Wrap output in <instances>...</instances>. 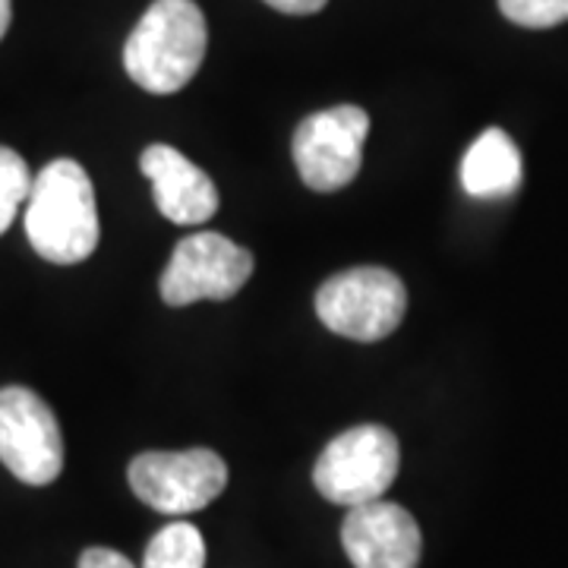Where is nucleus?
<instances>
[{
	"mask_svg": "<svg viewBox=\"0 0 568 568\" xmlns=\"http://www.w3.org/2000/svg\"><path fill=\"white\" fill-rule=\"evenodd\" d=\"M369 114L357 104H338L310 114L294 133V164L316 193H335L361 174Z\"/></svg>",
	"mask_w": 568,
	"mask_h": 568,
	"instance_id": "6e6552de",
	"label": "nucleus"
},
{
	"mask_svg": "<svg viewBox=\"0 0 568 568\" xmlns=\"http://www.w3.org/2000/svg\"><path fill=\"white\" fill-rule=\"evenodd\" d=\"M205 540L200 530L186 521L162 528L145 547L142 568H203Z\"/></svg>",
	"mask_w": 568,
	"mask_h": 568,
	"instance_id": "f8f14e48",
	"label": "nucleus"
},
{
	"mask_svg": "<svg viewBox=\"0 0 568 568\" xmlns=\"http://www.w3.org/2000/svg\"><path fill=\"white\" fill-rule=\"evenodd\" d=\"M140 164L142 174L152 181L155 205L168 222L203 224L219 212V190L212 178L174 145H149Z\"/></svg>",
	"mask_w": 568,
	"mask_h": 568,
	"instance_id": "9d476101",
	"label": "nucleus"
},
{
	"mask_svg": "<svg viewBox=\"0 0 568 568\" xmlns=\"http://www.w3.org/2000/svg\"><path fill=\"white\" fill-rule=\"evenodd\" d=\"M205 41V17L193 0H155L126 39L123 67L145 92L174 95L200 73Z\"/></svg>",
	"mask_w": 568,
	"mask_h": 568,
	"instance_id": "f03ea898",
	"label": "nucleus"
},
{
	"mask_svg": "<svg viewBox=\"0 0 568 568\" xmlns=\"http://www.w3.org/2000/svg\"><path fill=\"white\" fill-rule=\"evenodd\" d=\"M342 544L354 568H417L424 537L407 508L376 499L347 511Z\"/></svg>",
	"mask_w": 568,
	"mask_h": 568,
	"instance_id": "1a4fd4ad",
	"label": "nucleus"
},
{
	"mask_svg": "<svg viewBox=\"0 0 568 568\" xmlns=\"http://www.w3.org/2000/svg\"><path fill=\"white\" fill-rule=\"evenodd\" d=\"M80 568H136L123 552L108 547H89L80 556Z\"/></svg>",
	"mask_w": 568,
	"mask_h": 568,
	"instance_id": "2eb2a0df",
	"label": "nucleus"
},
{
	"mask_svg": "<svg viewBox=\"0 0 568 568\" xmlns=\"http://www.w3.org/2000/svg\"><path fill=\"white\" fill-rule=\"evenodd\" d=\"M402 467L395 433L379 424L345 429L323 448L313 467V484L335 506L357 508L383 499Z\"/></svg>",
	"mask_w": 568,
	"mask_h": 568,
	"instance_id": "7ed1b4c3",
	"label": "nucleus"
},
{
	"mask_svg": "<svg viewBox=\"0 0 568 568\" xmlns=\"http://www.w3.org/2000/svg\"><path fill=\"white\" fill-rule=\"evenodd\" d=\"M253 275V253L224 234L200 231L174 246L162 272V301L190 306L196 301H231Z\"/></svg>",
	"mask_w": 568,
	"mask_h": 568,
	"instance_id": "0eeeda50",
	"label": "nucleus"
},
{
	"mask_svg": "<svg viewBox=\"0 0 568 568\" xmlns=\"http://www.w3.org/2000/svg\"><path fill=\"white\" fill-rule=\"evenodd\" d=\"M0 462L29 487H48L61 477V424L32 388H0Z\"/></svg>",
	"mask_w": 568,
	"mask_h": 568,
	"instance_id": "423d86ee",
	"label": "nucleus"
},
{
	"mask_svg": "<svg viewBox=\"0 0 568 568\" xmlns=\"http://www.w3.org/2000/svg\"><path fill=\"white\" fill-rule=\"evenodd\" d=\"M405 310V284L383 265L338 272L316 291V313L325 328L351 342H383L402 325Z\"/></svg>",
	"mask_w": 568,
	"mask_h": 568,
	"instance_id": "20e7f679",
	"label": "nucleus"
},
{
	"mask_svg": "<svg viewBox=\"0 0 568 568\" xmlns=\"http://www.w3.org/2000/svg\"><path fill=\"white\" fill-rule=\"evenodd\" d=\"M265 3L282 10L287 17H310V13H320L328 0H265Z\"/></svg>",
	"mask_w": 568,
	"mask_h": 568,
	"instance_id": "dca6fc26",
	"label": "nucleus"
},
{
	"mask_svg": "<svg viewBox=\"0 0 568 568\" xmlns=\"http://www.w3.org/2000/svg\"><path fill=\"white\" fill-rule=\"evenodd\" d=\"M521 183V152L506 130H487L470 142L462 162V186L477 200L515 193Z\"/></svg>",
	"mask_w": 568,
	"mask_h": 568,
	"instance_id": "9b49d317",
	"label": "nucleus"
},
{
	"mask_svg": "<svg viewBox=\"0 0 568 568\" xmlns=\"http://www.w3.org/2000/svg\"><path fill=\"white\" fill-rule=\"evenodd\" d=\"M499 10L525 29H549L568 20V0H499Z\"/></svg>",
	"mask_w": 568,
	"mask_h": 568,
	"instance_id": "4468645a",
	"label": "nucleus"
},
{
	"mask_svg": "<svg viewBox=\"0 0 568 568\" xmlns=\"http://www.w3.org/2000/svg\"><path fill=\"white\" fill-rule=\"evenodd\" d=\"M10 20H13V0H0V39L7 36Z\"/></svg>",
	"mask_w": 568,
	"mask_h": 568,
	"instance_id": "f3484780",
	"label": "nucleus"
},
{
	"mask_svg": "<svg viewBox=\"0 0 568 568\" xmlns=\"http://www.w3.org/2000/svg\"><path fill=\"white\" fill-rule=\"evenodd\" d=\"M26 234L41 260L77 265L89 260L102 237L95 190L73 159L44 164L26 200Z\"/></svg>",
	"mask_w": 568,
	"mask_h": 568,
	"instance_id": "f257e3e1",
	"label": "nucleus"
},
{
	"mask_svg": "<svg viewBox=\"0 0 568 568\" xmlns=\"http://www.w3.org/2000/svg\"><path fill=\"white\" fill-rule=\"evenodd\" d=\"M32 193V174L20 152L0 145V234L13 224L20 209Z\"/></svg>",
	"mask_w": 568,
	"mask_h": 568,
	"instance_id": "ddd939ff",
	"label": "nucleus"
},
{
	"mask_svg": "<svg viewBox=\"0 0 568 568\" xmlns=\"http://www.w3.org/2000/svg\"><path fill=\"white\" fill-rule=\"evenodd\" d=\"M130 487L142 503L162 515H190L227 487V465L212 448L145 452L130 462Z\"/></svg>",
	"mask_w": 568,
	"mask_h": 568,
	"instance_id": "39448f33",
	"label": "nucleus"
}]
</instances>
